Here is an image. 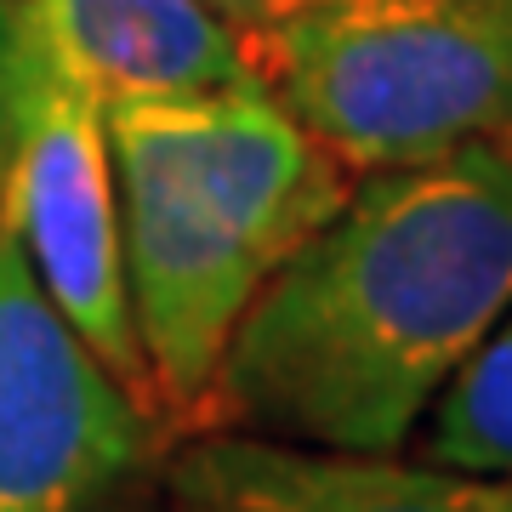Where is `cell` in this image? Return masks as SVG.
Wrapping results in <instances>:
<instances>
[{
	"instance_id": "5b68a950",
	"label": "cell",
	"mask_w": 512,
	"mask_h": 512,
	"mask_svg": "<svg viewBox=\"0 0 512 512\" xmlns=\"http://www.w3.org/2000/svg\"><path fill=\"white\" fill-rule=\"evenodd\" d=\"M148 421L0 228V512H103L143 467Z\"/></svg>"
},
{
	"instance_id": "7c38bea8",
	"label": "cell",
	"mask_w": 512,
	"mask_h": 512,
	"mask_svg": "<svg viewBox=\"0 0 512 512\" xmlns=\"http://www.w3.org/2000/svg\"><path fill=\"white\" fill-rule=\"evenodd\" d=\"M490 512H512V473L490 478Z\"/></svg>"
},
{
	"instance_id": "52a82bcc",
	"label": "cell",
	"mask_w": 512,
	"mask_h": 512,
	"mask_svg": "<svg viewBox=\"0 0 512 512\" xmlns=\"http://www.w3.org/2000/svg\"><path fill=\"white\" fill-rule=\"evenodd\" d=\"M165 109L177 120L200 183L274 268L348 200L353 171L256 80L165 97Z\"/></svg>"
},
{
	"instance_id": "30bf717a",
	"label": "cell",
	"mask_w": 512,
	"mask_h": 512,
	"mask_svg": "<svg viewBox=\"0 0 512 512\" xmlns=\"http://www.w3.org/2000/svg\"><path fill=\"white\" fill-rule=\"evenodd\" d=\"M211 12H222V18L234 23V29H245V23H256V18H268V12H279L285 0H205Z\"/></svg>"
},
{
	"instance_id": "8fae6325",
	"label": "cell",
	"mask_w": 512,
	"mask_h": 512,
	"mask_svg": "<svg viewBox=\"0 0 512 512\" xmlns=\"http://www.w3.org/2000/svg\"><path fill=\"white\" fill-rule=\"evenodd\" d=\"M6 35H12V0H0V165H6Z\"/></svg>"
},
{
	"instance_id": "6da1fadb",
	"label": "cell",
	"mask_w": 512,
	"mask_h": 512,
	"mask_svg": "<svg viewBox=\"0 0 512 512\" xmlns=\"http://www.w3.org/2000/svg\"><path fill=\"white\" fill-rule=\"evenodd\" d=\"M512 308V148L365 171L239 313L205 427L404 456Z\"/></svg>"
},
{
	"instance_id": "3957f363",
	"label": "cell",
	"mask_w": 512,
	"mask_h": 512,
	"mask_svg": "<svg viewBox=\"0 0 512 512\" xmlns=\"http://www.w3.org/2000/svg\"><path fill=\"white\" fill-rule=\"evenodd\" d=\"M0 228L18 239L40 291L80 330V342L126 382L148 416H160L126 296L109 103L18 18L6 35Z\"/></svg>"
},
{
	"instance_id": "9c48e42d",
	"label": "cell",
	"mask_w": 512,
	"mask_h": 512,
	"mask_svg": "<svg viewBox=\"0 0 512 512\" xmlns=\"http://www.w3.org/2000/svg\"><path fill=\"white\" fill-rule=\"evenodd\" d=\"M416 456L450 473L501 478L512 473V308L467 353L427 421L416 427Z\"/></svg>"
},
{
	"instance_id": "ba28073f",
	"label": "cell",
	"mask_w": 512,
	"mask_h": 512,
	"mask_svg": "<svg viewBox=\"0 0 512 512\" xmlns=\"http://www.w3.org/2000/svg\"><path fill=\"white\" fill-rule=\"evenodd\" d=\"M12 18L109 109L251 80L239 29L205 0H12Z\"/></svg>"
},
{
	"instance_id": "7a4b0ae2",
	"label": "cell",
	"mask_w": 512,
	"mask_h": 512,
	"mask_svg": "<svg viewBox=\"0 0 512 512\" xmlns=\"http://www.w3.org/2000/svg\"><path fill=\"white\" fill-rule=\"evenodd\" d=\"M239 52L353 177L512 131V0H285Z\"/></svg>"
},
{
	"instance_id": "8992f818",
	"label": "cell",
	"mask_w": 512,
	"mask_h": 512,
	"mask_svg": "<svg viewBox=\"0 0 512 512\" xmlns=\"http://www.w3.org/2000/svg\"><path fill=\"white\" fill-rule=\"evenodd\" d=\"M165 501L171 512H490V478L205 427L165 467Z\"/></svg>"
},
{
	"instance_id": "277c9868",
	"label": "cell",
	"mask_w": 512,
	"mask_h": 512,
	"mask_svg": "<svg viewBox=\"0 0 512 512\" xmlns=\"http://www.w3.org/2000/svg\"><path fill=\"white\" fill-rule=\"evenodd\" d=\"M114 188L131 325L165 416L200 421L222 348L274 262L239 234L188 160L165 97L114 103Z\"/></svg>"
}]
</instances>
